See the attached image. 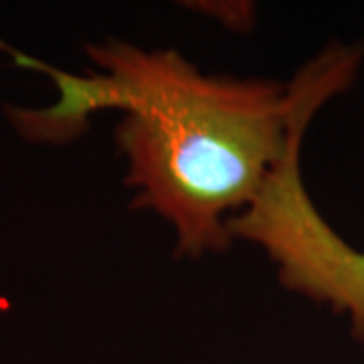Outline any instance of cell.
<instances>
[{
  "mask_svg": "<svg viewBox=\"0 0 364 364\" xmlns=\"http://www.w3.org/2000/svg\"><path fill=\"white\" fill-rule=\"evenodd\" d=\"M299 128L251 205L229 219L231 239L259 245L277 265L282 284L350 318V332L364 344V251L340 237L308 195Z\"/></svg>",
  "mask_w": 364,
  "mask_h": 364,
  "instance_id": "obj_2",
  "label": "cell"
},
{
  "mask_svg": "<svg viewBox=\"0 0 364 364\" xmlns=\"http://www.w3.org/2000/svg\"><path fill=\"white\" fill-rule=\"evenodd\" d=\"M102 105L119 107L116 130L134 207L152 208L176 233V255L231 245L227 223L251 205L299 128L348 90L363 53L334 43L282 85L205 75L181 53L109 39L85 47Z\"/></svg>",
  "mask_w": 364,
  "mask_h": 364,
  "instance_id": "obj_1",
  "label": "cell"
}]
</instances>
